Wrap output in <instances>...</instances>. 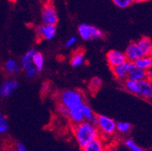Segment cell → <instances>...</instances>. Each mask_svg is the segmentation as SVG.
<instances>
[{
  "label": "cell",
  "instance_id": "1",
  "mask_svg": "<svg viewBox=\"0 0 152 151\" xmlns=\"http://www.w3.org/2000/svg\"><path fill=\"white\" fill-rule=\"evenodd\" d=\"M60 101L69 111V118L74 124L83 122L82 107L84 105L83 94L77 90H66L60 93Z\"/></svg>",
  "mask_w": 152,
  "mask_h": 151
},
{
  "label": "cell",
  "instance_id": "2",
  "mask_svg": "<svg viewBox=\"0 0 152 151\" xmlns=\"http://www.w3.org/2000/svg\"><path fill=\"white\" fill-rule=\"evenodd\" d=\"M73 134L80 148L83 150L91 141L100 138V132L96 126L88 121H83L73 126Z\"/></svg>",
  "mask_w": 152,
  "mask_h": 151
},
{
  "label": "cell",
  "instance_id": "3",
  "mask_svg": "<svg viewBox=\"0 0 152 151\" xmlns=\"http://www.w3.org/2000/svg\"><path fill=\"white\" fill-rule=\"evenodd\" d=\"M124 89L131 93L152 101V82L147 79L141 81L126 80L124 81Z\"/></svg>",
  "mask_w": 152,
  "mask_h": 151
},
{
  "label": "cell",
  "instance_id": "4",
  "mask_svg": "<svg viewBox=\"0 0 152 151\" xmlns=\"http://www.w3.org/2000/svg\"><path fill=\"white\" fill-rule=\"evenodd\" d=\"M78 33L84 40L97 39L104 37V33L98 28L90 24H81L78 27Z\"/></svg>",
  "mask_w": 152,
  "mask_h": 151
},
{
  "label": "cell",
  "instance_id": "5",
  "mask_svg": "<svg viewBox=\"0 0 152 151\" xmlns=\"http://www.w3.org/2000/svg\"><path fill=\"white\" fill-rule=\"evenodd\" d=\"M96 127L101 133L106 136H111L116 132V122L110 117L105 115H98Z\"/></svg>",
  "mask_w": 152,
  "mask_h": 151
},
{
  "label": "cell",
  "instance_id": "6",
  "mask_svg": "<svg viewBox=\"0 0 152 151\" xmlns=\"http://www.w3.org/2000/svg\"><path fill=\"white\" fill-rule=\"evenodd\" d=\"M42 21L44 26H55L58 22V15L52 3H46L42 9Z\"/></svg>",
  "mask_w": 152,
  "mask_h": 151
},
{
  "label": "cell",
  "instance_id": "7",
  "mask_svg": "<svg viewBox=\"0 0 152 151\" xmlns=\"http://www.w3.org/2000/svg\"><path fill=\"white\" fill-rule=\"evenodd\" d=\"M107 60L112 69L127 62L124 53L118 50H110L107 54Z\"/></svg>",
  "mask_w": 152,
  "mask_h": 151
},
{
  "label": "cell",
  "instance_id": "8",
  "mask_svg": "<svg viewBox=\"0 0 152 151\" xmlns=\"http://www.w3.org/2000/svg\"><path fill=\"white\" fill-rule=\"evenodd\" d=\"M135 66L133 63L127 61L122 65H120L118 66L113 68L112 71H113L114 77L118 80L125 81L126 80H127V76H128L129 72Z\"/></svg>",
  "mask_w": 152,
  "mask_h": 151
},
{
  "label": "cell",
  "instance_id": "9",
  "mask_svg": "<svg viewBox=\"0 0 152 151\" xmlns=\"http://www.w3.org/2000/svg\"><path fill=\"white\" fill-rule=\"evenodd\" d=\"M124 55L126 56L127 61L133 63L144 56V54H143L141 49L139 48V46H137V42L130 43L126 49Z\"/></svg>",
  "mask_w": 152,
  "mask_h": 151
},
{
  "label": "cell",
  "instance_id": "10",
  "mask_svg": "<svg viewBox=\"0 0 152 151\" xmlns=\"http://www.w3.org/2000/svg\"><path fill=\"white\" fill-rule=\"evenodd\" d=\"M18 87L19 83L14 80H7L4 81L0 86V96L4 98L10 97Z\"/></svg>",
  "mask_w": 152,
  "mask_h": 151
},
{
  "label": "cell",
  "instance_id": "11",
  "mask_svg": "<svg viewBox=\"0 0 152 151\" xmlns=\"http://www.w3.org/2000/svg\"><path fill=\"white\" fill-rule=\"evenodd\" d=\"M56 33V26H39L37 29V36L39 39H45L47 40L52 39Z\"/></svg>",
  "mask_w": 152,
  "mask_h": 151
},
{
  "label": "cell",
  "instance_id": "12",
  "mask_svg": "<svg viewBox=\"0 0 152 151\" xmlns=\"http://www.w3.org/2000/svg\"><path fill=\"white\" fill-rule=\"evenodd\" d=\"M144 56H152V42L148 37H143L137 42Z\"/></svg>",
  "mask_w": 152,
  "mask_h": 151
},
{
  "label": "cell",
  "instance_id": "13",
  "mask_svg": "<svg viewBox=\"0 0 152 151\" xmlns=\"http://www.w3.org/2000/svg\"><path fill=\"white\" fill-rule=\"evenodd\" d=\"M147 79V73L146 70L139 69L137 67H134L131 69L128 73L127 76V80L132 81H141L146 80Z\"/></svg>",
  "mask_w": 152,
  "mask_h": 151
},
{
  "label": "cell",
  "instance_id": "14",
  "mask_svg": "<svg viewBox=\"0 0 152 151\" xmlns=\"http://www.w3.org/2000/svg\"><path fill=\"white\" fill-rule=\"evenodd\" d=\"M83 151H105V146L100 138L91 141L83 149Z\"/></svg>",
  "mask_w": 152,
  "mask_h": 151
},
{
  "label": "cell",
  "instance_id": "15",
  "mask_svg": "<svg viewBox=\"0 0 152 151\" xmlns=\"http://www.w3.org/2000/svg\"><path fill=\"white\" fill-rule=\"evenodd\" d=\"M36 52L37 51L35 49H30L26 53L25 55H23V58H22V66L25 70H26L28 68L33 66V57L34 54L36 53Z\"/></svg>",
  "mask_w": 152,
  "mask_h": 151
},
{
  "label": "cell",
  "instance_id": "16",
  "mask_svg": "<svg viewBox=\"0 0 152 151\" xmlns=\"http://www.w3.org/2000/svg\"><path fill=\"white\" fill-rule=\"evenodd\" d=\"M135 67L139 69L147 70L152 66V56H143L134 63Z\"/></svg>",
  "mask_w": 152,
  "mask_h": 151
},
{
  "label": "cell",
  "instance_id": "17",
  "mask_svg": "<svg viewBox=\"0 0 152 151\" xmlns=\"http://www.w3.org/2000/svg\"><path fill=\"white\" fill-rule=\"evenodd\" d=\"M33 66L36 68L38 73L41 72L44 66V57L41 53L36 52L33 57Z\"/></svg>",
  "mask_w": 152,
  "mask_h": 151
},
{
  "label": "cell",
  "instance_id": "18",
  "mask_svg": "<svg viewBox=\"0 0 152 151\" xmlns=\"http://www.w3.org/2000/svg\"><path fill=\"white\" fill-rule=\"evenodd\" d=\"M5 68L8 73H12V74L17 73L19 71V66L17 62L12 59H8L6 61V64H5Z\"/></svg>",
  "mask_w": 152,
  "mask_h": 151
},
{
  "label": "cell",
  "instance_id": "19",
  "mask_svg": "<svg viewBox=\"0 0 152 151\" xmlns=\"http://www.w3.org/2000/svg\"><path fill=\"white\" fill-rule=\"evenodd\" d=\"M84 55L83 53H76L72 56L70 63L73 67H78L84 64Z\"/></svg>",
  "mask_w": 152,
  "mask_h": 151
},
{
  "label": "cell",
  "instance_id": "20",
  "mask_svg": "<svg viewBox=\"0 0 152 151\" xmlns=\"http://www.w3.org/2000/svg\"><path fill=\"white\" fill-rule=\"evenodd\" d=\"M82 116H83V121H88V122H90L96 115H94L91 107L84 103V105L82 107Z\"/></svg>",
  "mask_w": 152,
  "mask_h": 151
},
{
  "label": "cell",
  "instance_id": "21",
  "mask_svg": "<svg viewBox=\"0 0 152 151\" xmlns=\"http://www.w3.org/2000/svg\"><path fill=\"white\" fill-rule=\"evenodd\" d=\"M131 129V125L126 122L116 123V130L121 133L125 134L128 133Z\"/></svg>",
  "mask_w": 152,
  "mask_h": 151
},
{
  "label": "cell",
  "instance_id": "22",
  "mask_svg": "<svg viewBox=\"0 0 152 151\" xmlns=\"http://www.w3.org/2000/svg\"><path fill=\"white\" fill-rule=\"evenodd\" d=\"M102 86V80L99 77H94L91 80V82H90V90L92 91L93 93H96L97 90H100V88Z\"/></svg>",
  "mask_w": 152,
  "mask_h": 151
},
{
  "label": "cell",
  "instance_id": "23",
  "mask_svg": "<svg viewBox=\"0 0 152 151\" xmlns=\"http://www.w3.org/2000/svg\"><path fill=\"white\" fill-rule=\"evenodd\" d=\"M124 144L131 151H145V150L143 149L141 147L137 145L132 139H127L124 142Z\"/></svg>",
  "mask_w": 152,
  "mask_h": 151
},
{
  "label": "cell",
  "instance_id": "24",
  "mask_svg": "<svg viewBox=\"0 0 152 151\" xmlns=\"http://www.w3.org/2000/svg\"><path fill=\"white\" fill-rule=\"evenodd\" d=\"M132 2H133L131 0H114V3L116 6L121 9H126L129 7Z\"/></svg>",
  "mask_w": 152,
  "mask_h": 151
},
{
  "label": "cell",
  "instance_id": "25",
  "mask_svg": "<svg viewBox=\"0 0 152 151\" xmlns=\"http://www.w3.org/2000/svg\"><path fill=\"white\" fill-rule=\"evenodd\" d=\"M57 111L58 113H60L62 117H66V118H69V111H68V109L64 105H62L61 103H60L59 106L57 107Z\"/></svg>",
  "mask_w": 152,
  "mask_h": 151
},
{
  "label": "cell",
  "instance_id": "26",
  "mask_svg": "<svg viewBox=\"0 0 152 151\" xmlns=\"http://www.w3.org/2000/svg\"><path fill=\"white\" fill-rule=\"evenodd\" d=\"M37 69H36V68H35L33 66H30L26 70V73L27 77H29V78H33V77H34L35 76H36V74H37Z\"/></svg>",
  "mask_w": 152,
  "mask_h": 151
},
{
  "label": "cell",
  "instance_id": "27",
  "mask_svg": "<svg viewBox=\"0 0 152 151\" xmlns=\"http://www.w3.org/2000/svg\"><path fill=\"white\" fill-rule=\"evenodd\" d=\"M77 42V39L76 36H71L69 37V39H67V41L66 42L65 46L66 48H69V47H71L73 46V45L75 44L76 42Z\"/></svg>",
  "mask_w": 152,
  "mask_h": 151
},
{
  "label": "cell",
  "instance_id": "28",
  "mask_svg": "<svg viewBox=\"0 0 152 151\" xmlns=\"http://www.w3.org/2000/svg\"><path fill=\"white\" fill-rule=\"evenodd\" d=\"M16 150L17 151H28L26 147L25 144H23V142L19 141L16 144Z\"/></svg>",
  "mask_w": 152,
  "mask_h": 151
},
{
  "label": "cell",
  "instance_id": "29",
  "mask_svg": "<svg viewBox=\"0 0 152 151\" xmlns=\"http://www.w3.org/2000/svg\"><path fill=\"white\" fill-rule=\"evenodd\" d=\"M147 73V80L152 82V66L146 70Z\"/></svg>",
  "mask_w": 152,
  "mask_h": 151
},
{
  "label": "cell",
  "instance_id": "30",
  "mask_svg": "<svg viewBox=\"0 0 152 151\" xmlns=\"http://www.w3.org/2000/svg\"><path fill=\"white\" fill-rule=\"evenodd\" d=\"M7 124V121H6V117H4V115L0 113V126L1 125H5Z\"/></svg>",
  "mask_w": 152,
  "mask_h": 151
},
{
  "label": "cell",
  "instance_id": "31",
  "mask_svg": "<svg viewBox=\"0 0 152 151\" xmlns=\"http://www.w3.org/2000/svg\"><path fill=\"white\" fill-rule=\"evenodd\" d=\"M8 130V124L1 125L0 126V134L6 133Z\"/></svg>",
  "mask_w": 152,
  "mask_h": 151
},
{
  "label": "cell",
  "instance_id": "32",
  "mask_svg": "<svg viewBox=\"0 0 152 151\" xmlns=\"http://www.w3.org/2000/svg\"><path fill=\"white\" fill-rule=\"evenodd\" d=\"M151 151H152V146H151Z\"/></svg>",
  "mask_w": 152,
  "mask_h": 151
}]
</instances>
